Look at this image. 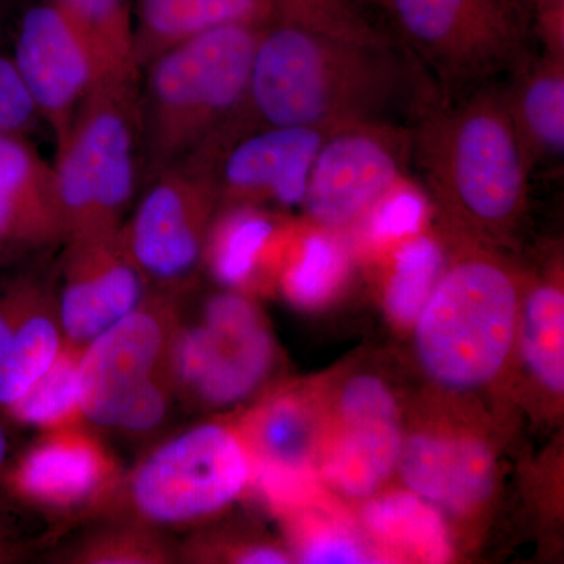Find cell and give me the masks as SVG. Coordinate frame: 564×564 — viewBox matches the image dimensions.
Listing matches in <instances>:
<instances>
[{
	"mask_svg": "<svg viewBox=\"0 0 564 564\" xmlns=\"http://www.w3.org/2000/svg\"><path fill=\"white\" fill-rule=\"evenodd\" d=\"M432 87L408 52L351 43L291 22L263 25L245 104L248 129H333L397 121Z\"/></svg>",
	"mask_w": 564,
	"mask_h": 564,
	"instance_id": "obj_1",
	"label": "cell"
},
{
	"mask_svg": "<svg viewBox=\"0 0 564 564\" xmlns=\"http://www.w3.org/2000/svg\"><path fill=\"white\" fill-rule=\"evenodd\" d=\"M413 163L440 206L477 231L518 221L534 172L502 85L444 99L433 87L411 113Z\"/></svg>",
	"mask_w": 564,
	"mask_h": 564,
	"instance_id": "obj_2",
	"label": "cell"
},
{
	"mask_svg": "<svg viewBox=\"0 0 564 564\" xmlns=\"http://www.w3.org/2000/svg\"><path fill=\"white\" fill-rule=\"evenodd\" d=\"M261 29L228 25L203 33L140 69L141 165L148 177L243 131Z\"/></svg>",
	"mask_w": 564,
	"mask_h": 564,
	"instance_id": "obj_3",
	"label": "cell"
},
{
	"mask_svg": "<svg viewBox=\"0 0 564 564\" xmlns=\"http://www.w3.org/2000/svg\"><path fill=\"white\" fill-rule=\"evenodd\" d=\"M410 57L444 99L494 84L533 52L521 0H378Z\"/></svg>",
	"mask_w": 564,
	"mask_h": 564,
	"instance_id": "obj_4",
	"label": "cell"
},
{
	"mask_svg": "<svg viewBox=\"0 0 564 564\" xmlns=\"http://www.w3.org/2000/svg\"><path fill=\"white\" fill-rule=\"evenodd\" d=\"M519 293L502 263L470 256L441 273L415 321L423 369L452 389L488 383L513 345Z\"/></svg>",
	"mask_w": 564,
	"mask_h": 564,
	"instance_id": "obj_5",
	"label": "cell"
},
{
	"mask_svg": "<svg viewBox=\"0 0 564 564\" xmlns=\"http://www.w3.org/2000/svg\"><path fill=\"white\" fill-rule=\"evenodd\" d=\"M55 147L66 239L120 228L141 169L139 84L96 85Z\"/></svg>",
	"mask_w": 564,
	"mask_h": 564,
	"instance_id": "obj_6",
	"label": "cell"
},
{
	"mask_svg": "<svg viewBox=\"0 0 564 564\" xmlns=\"http://www.w3.org/2000/svg\"><path fill=\"white\" fill-rule=\"evenodd\" d=\"M162 303L141 304L93 339L79 359L80 414L96 425L147 433L169 410L173 328Z\"/></svg>",
	"mask_w": 564,
	"mask_h": 564,
	"instance_id": "obj_7",
	"label": "cell"
},
{
	"mask_svg": "<svg viewBox=\"0 0 564 564\" xmlns=\"http://www.w3.org/2000/svg\"><path fill=\"white\" fill-rule=\"evenodd\" d=\"M212 165L196 154L148 177L131 220L121 226L126 248L148 281L180 288L204 261L220 206Z\"/></svg>",
	"mask_w": 564,
	"mask_h": 564,
	"instance_id": "obj_8",
	"label": "cell"
},
{
	"mask_svg": "<svg viewBox=\"0 0 564 564\" xmlns=\"http://www.w3.org/2000/svg\"><path fill=\"white\" fill-rule=\"evenodd\" d=\"M411 165L410 126L366 121L334 129L311 169L304 209L326 231L348 228L402 187Z\"/></svg>",
	"mask_w": 564,
	"mask_h": 564,
	"instance_id": "obj_9",
	"label": "cell"
},
{
	"mask_svg": "<svg viewBox=\"0 0 564 564\" xmlns=\"http://www.w3.org/2000/svg\"><path fill=\"white\" fill-rule=\"evenodd\" d=\"M242 437L203 425L155 451L133 475L132 497L144 518L184 524L220 511L250 480Z\"/></svg>",
	"mask_w": 564,
	"mask_h": 564,
	"instance_id": "obj_10",
	"label": "cell"
},
{
	"mask_svg": "<svg viewBox=\"0 0 564 564\" xmlns=\"http://www.w3.org/2000/svg\"><path fill=\"white\" fill-rule=\"evenodd\" d=\"M272 362V337L254 304L239 293L210 299L203 325L174 336L170 348V373L214 406L247 399Z\"/></svg>",
	"mask_w": 564,
	"mask_h": 564,
	"instance_id": "obj_11",
	"label": "cell"
},
{
	"mask_svg": "<svg viewBox=\"0 0 564 564\" xmlns=\"http://www.w3.org/2000/svg\"><path fill=\"white\" fill-rule=\"evenodd\" d=\"M334 131V129H333ZM326 129L259 126L231 137L212 154L223 206H300Z\"/></svg>",
	"mask_w": 564,
	"mask_h": 564,
	"instance_id": "obj_12",
	"label": "cell"
},
{
	"mask_svg": "<svg viewBox=\"0 0 564 564\" xmlns=\"http://www.w3.org/2000/svg\"><path fill=\"white\" fill-rule=\"evenodd\" d=\"M41 121L55 141L99 84L90 51L50 0L22 13L11 54Z\"/></svg>",
	"mask_w": 564,
	"mask_h": 564,
	"instance_id": "obj_13",
	"label": "cell"
},
{
	"mask_svg": "<svg viewBox=\"0 0 564 564\" xmlns=\"http://www.w3.org/2000/svg\"><path fill=\"white\" fill-rule=\"evenodd\" d=\"M66 240L63 332L70 343L88 345L147 302L148 280L126 248L121 226Z\"/></svg>",
	"mask_w": 564,
	"mask_h": 564,
	"instance_id": "obj_14",
	"label": "cell"
},
{
	"mask_svg": "<svg viewBox=\"0 0 564 564\" xmlns=\"http://www.w3.org/2000/svg\"><path fill=\"white\" fill-rule=\"evenodd\" d=\"M339 417L343 429L323 463V475L347 496H373L402 452L395 400L383 381L362 375L345 386Z\"/></svg>",
	"mask_w": 564,
	"mask_h": 564,
	"instance_id": "obj_15",
	"label": "cell"
},
{
	"mask_svg": "<svg viewBox=\"0 0 564 564\" xmlns=\"http://www.w3.org/2000/svg\"><path fill=\"white\" fill-rule=\"evenodd\" d=\"M397 467L411 492L454 513L484 503L496 484L491 451L474 437L419 434L403 443Z\"/></svg>",
	"mask_w": 564,
	"mask_h": 564,
	"instance_id": "obj_16",
	"label": "cell"
},
{
	"mask_svg": "<svg viewBox=\"0 0 564 564\" xmlns=\"http://www.w3.org/2000/svg\"><path fill=\"white\" fill-rule=\"evenodd\" d=\"M65 237L54 166L22 133L0 132V243Z\"/></svg>",
	"mask_w": 564,
	"mask_h": 564,
	"instance_id": "obj_17",
	"label": "cell"
},
{
	"mask_svg": "<svg viewBox=\"0 0 564 564\" xmlns=\"http://www.w3.org/2000/svg\"><path fill=\"white\" fill-rule=\"evenodd\" d=\"M507 77L505 99L533 170L555 165L564 154V57L532 52Z\"/></svg>",
	"mask_w": 564,
	"mask_h": 564,
	"instance_id": "obj_18",
	"label": "cell"
},
{
	"mask_svg": "<svg viewBox=\"0 0 564 564\" xmlns=\"http://www.w3.org/2000/svg\"><path fill=\"white\" fill-rule=\"evenodd\" d=\"M274 21L269 0H137V63L141 69L161 52L217 29Z\"/></svg>",
	"mask_w": 564,
	"mask_h": 564,
	"instance_id": "obj_19",
	"label": "cell"
},
{
	"mask_svg": "<svg viewBox=\"0 0 564 564\" xmlns=\"http://www.w3.org/2000/svg\"><path fill=\"white\" fill-rule=\"evenodd\" d=\"M111 464L91 437L51 434L33 447L18 470V486L32 499L55 507L85 502L109 481Z\"/></svg>",
	"mask_w": 564,
	"mask_h": 564,
	"instance_id": "obj_20",
	"label": "cell"
},
{
	"mask_svg": "<svg viewBox=\"0 0 564 564\" xmlns=\"http://www.w3.org/2000/svg\"><path fill=\"white\" fill-rule=\"evenodd\" d=\"M33 292L0 303V404L11 406L46 372L62 350L51 315Z\"/></svg>",
	"mask_w": 564,
	"mask_h": 564,
	"instance_id": "obj_21",
	"label": "cell"
},
{
	"mask_svg": "<svg viewBox=\"0 0 564 564\" xmlns=\"http://www.w3.org/2000/svg\"><path fill=\"white\" fill-rule=\"evenodd\" d=\"M90 51L101 82L139 84L132 0H50Z\"/></svg>",
	"mask_w": 564,
	"mask_h": 564,
	"instance_id": "obj_22",
	"label": "cell"
},
{
	"mask_svg": "<svg viewBox=\"0 0 564 564\" xmlns=\"http://www.w3.org/2000/svg\"><path fill=\"white\" fill-rule=\"evenodd\" d=\"M313 415L295 397H281L251 415L243 445L261 475H303L313 459Z\"/></svg>",
	"mask_w": 564,
	"mask_h": 564,
	"instance_id": "obj_23",
	"label": "cell"
},
{
	"mask_svg": "<svg viewBox=\"0 0 564 564\" xmlns=\"http://www.w3.org/2000/svg\"><path fill=\"white\" fill-rule=\"evenodd\" d=\"M364 522L375 540L419 562L444 563L451 558L443 516L414 492L377 497L364 510Z\"/></svg>",
	"mask_w": 564,
	"mask_h": 564,
	"instance_id": "obj_24",
	"label": "cell"
},
{
	"mask_svg": "<svg viewBox=\"0 0 564 564\" xmlns=\"http://www.w3.org/2000/svg\"><path fill=\"white\" fill-rule=\"evenodd\" d=\"M276 236L272 218L258 206H228L212 221L204 259L221 284L243 288L261 269Z\"/></svg>",
	"mask_w": 564,
	"mask_h": 564,
	"instance_id": "obj_25",
	"label": "cell"
},
{
	"mask_svg": "<svg viewBox=\"0 0 564 564\" xmlns=\"http://www.w3.org/2000/svg\"><path fill=\"white\" fill-rule=\"evenodd\" d=\"M522 352L534 377L552 392L564 391V295L556 285H541L527 299Z\"/></svg>",
	"mask_w": 564,
	"mask_h": 564,
	"instance_id": "obj_26",
	"label": "cell"
},
{
	"mask_svg": "<svg viewBox=\"0 0 564 564\" xmlns=\"http://www.w3.org/2000/svg\"><path fill=\"white\" fill-rule=\"evenodd\" d=\"M269 3L276 21L367 46H395L391 36L370 20L358 0H269Z\"/></svg>",
	"mask_w": 564,
	"mask_h": 564,
	"instance_id": "obj_27",
	"label": "cell"
},
{
	"mask_svg": "<svg viewBox=\"0 0 564 564\" xmlns=\"http://www.w3.org/2000/svg\"><path fill=\"white\" fill-rule=\"evenodd\" d=\"M443 252L425 237L410 240L397 251L393 274L386 293V310L399 325H414L437 278L443 273Z\"/></svg>",
	"mask_w": 564,
	"mask_h": 564,
	"instance_id": "obj_28",
	"label": "cell"
},
{
	"mask_svg": "<svg viewBox=\"0 0 564 564\" xmlns=\"http://www.w3.org/2000/svg\"><path fill=\"white\" fill-rule=\"evenodd\" d=\"M79 359L62 348L50 369L11 404L14 415L31 425L58 426L80 413Z\"/></svg>",
	"mask_w": 564,
	"mask_h": 564,
	"instance_id": "obj_29",
	"label": "cell"
},
{
	"mask_svg": "<svg viewBox=\"0 0 564 564\" xmlns=\"http://www.w3.org/2000/svg\"><path fill=\"white\" fill-rule=\"evenodd\" d=\"M345 258L332 237L313 234L282 274V289L300 307L325 303L343 281Z\"/></svg>",
	"mask_w": 564,
	"mask_h": 564,
	"instance_id": "obj_30",
	"label": "cell"
},
{
	"mask_svg": "<svg viewBox=\"0 0 564 564\" xmlns=\"http://www.w3.org/2000/svg\"><path fill=\"white\" fill-rule=\"evenodd\" d=\"M40 121L11 55L0 52V132L28 135Z\"/></svg>",
	"mask_w": 564,
	"mask_h": 564,
	"instance_id": "obj_31",
	"label": "cell"
},
{
	"mask_svg": "<svg viewBox=\"0 0 564 564\" xmlns=\"http://www.w3.org/2000/svg\"><path fill=\"white\" fill-rule=\"evenodd\" d=\"M400 188L391 193L383 203L378 204L377 209L370 214L372 217L370 229L377 240L384 242V240L402 239V237L413 236L421 228L423 217L421 199L411 193H399Z\"/></svg>",
	"mask_w": 564,
	"mask_h": 564,
	"instance_id": "obj_32",
	"label": "cell"
},
{
	"mask_svg": "<svg viewBox=\"0 0 564 564\" xmlns=\"http://www.w3.org/2000/svg\"><path fill=\"white\" fill-rule=\"evenodd\" d=\"M303 563H369L372 556L350 533L340 529H321L306 534L300 545Z\"/></svg>",
	"mask_w": 564,
	"mask_h": 564,
	"instance_id": "obj_33",
	"label": "cell"
},
{
	"mask_svg": "<svg viewBox=\"0 0 564 564\" xmlns=\"http://www.w3.org/2000/svg\"><path fill=\"white\" fill-rule=\"evenodd\" d=\"M543 51L564 57V0H521Z\"/></svg>",
	"mask_w": 564,
	"mask_h": 564,
	"instance_id": "obj_34",
	"label": "cell"
},
{
	"mask_svg": "<svg viewBox=\"0 0 564 564\" xmlns=\"http://www.w3.org/2000/svg\"><path fill=\"white\" fill-rule=\"evenodd\" d=\"M239 562L247 564H274L288 563L289 560L278 549L259 545V547H252L250 551L245 552L243 555H240Z\"/></svg>",
	"mask_w": 564,
	"mask_h": 564,
	"instance_id": "obj_35",
	"label": "cell"
},
{
	"mask_svg": "<svg viewBox=\"0 0 564 564\" xmlns=\"http://www.w3.org/2000/svg\"><path fill=\"white\" fill-rule=\"evenodd\" d=\"M6 455H7L6 434H3L2 429H0V466H2L3 459H6Z\"/></svg>",
	"mask_w": 564,
	"mask_h": 564,
	"instance_id": "obj_36",
	"label": "cell"
},
{
	"mask_svg": "<svg viewBox=\"0 0 564 564\" xmlns=\"http://www.w3.org/2000/svg\"><path fill=\"white\" fill-rule=\"evenodd\" d=\"M2 22H3V6H2V0H0V29H2Z\"/></svg>",
	"mask_w": 564,
	"mask_h": 564,
	"instance_id": "obj_37",
	"label": "cell"
},
{
	"mask_svg": "<svg viewBox=\"0 0 564 564\" xmlns=\"http://www.w3.org/2000/svg\"><path fill=\"white\" fill-rule=\"evenodd\" d=\"M372 2L378 3V0H372Z\"/></svg>",
	"mask_w": 564,
	"mask_h": 564,
	"instance_id": "obj_38",
	"label": "cell"
}]
</instances>
